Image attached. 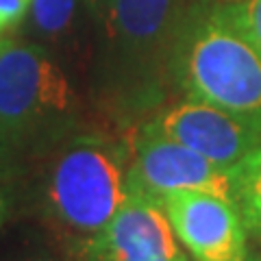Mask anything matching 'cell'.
Wrapping results in <instances>:
<instances>
[{
  "instance_id": "6da1fadb",
  "label": "cell",
  "mask_w": 261,
  "mask_h": 261,
  "mask_svg": "<svg viewBox=\"0 0 261 261\" xmlns=\"http://www.w3.org/2000/svg\"><path fill=\"white\" fill-rule=\"evenodd\" d=\"M196 0H96V96L118 120L159 107L174 85L172 63Z\"/></svg>"
},
{
  "instance_id": "7a4b0ae2",
  "label": "cell",
  "mask_w": 261,
  "mask_h": 261,
  "mask_svg": "<svg viewBox=\"0 0 261 261\" xmlns=\"http://www.w3.org/2000/svg\"><path fill=\"white\" fill-rule=\"evenodd\" d=\"M46 168L44 214L74 255L100 233L126 200L130 148L113 135L76 130L59 142Z\"/></svg>"
},
{
  "instance_id": "3957f363",
  "label": "cell",
  "mask_w": 261,
  "mask_h": 261,
  "mask_svg": "<svg viewBox=\"0 0 261 261\" xmlns=\"http://www.w3.org/2000/svg\"><path fill=\"white\" fill-rule=\"evenodd\" d=\"M174 85L261 133V50L224 9L198 3L178 39Z\"/></svg>"
},
{
  "instance_id": "277c9868",
  "label": "cell",
  "mask_w": 261,
  "mask_h": 261,
  "mask_svg": "<svg viewBox=\"0 0 261 261\" xmlns=\"http://www.w3.org/2000/svg\"><path fill=\"white\" fill-rule=\"evenodd\" d=\"M81 98L37 42L0 37V144L11 154L50 150L79 130Z\"/></svg>"
},
{
  "instance_id": "5b68a950",
  "label": "cell",
  "mask_w": 261,
  "mask_h": 261,
  "mask_svg": "<svg viewBox=\"0 0 261 261\" xmlns=\"http://www.w3.org/2000/svg\"><path fill=\"white\" fill-rule=\"evenodd\" d=\"M126 170V190L159 202L178 192H211L233 198L231 170L168 140L148 124L137 128Z\"/></svg>"
},
{
  "instance_id": "8992f818",
  "label": "cell",
  "mask_w": 261,
  "mask_h": 261,
  "mask_svg": "<svg viewBox=\"0 0 261 261\" xmlns=\"http://www.w3.org/2000/svg\"><path fill=\"white\" fill-rule=\"evenodd\" d=\"M161 207L194 261H248V231L233 198L178 192L163 198Z\"/></svg>"
},
{
  "instance_id": "52a82bcc",
  "label": "cell",
  "mask_w": 261,
  "mask_h": 261,
  "mask_svg": "<svg viewBox=\"0 0 261 261\" xmlns=\"http://www.w3.org/2000/svg\"><path fill=\"white\" fill-rule=\"evenodd\" d=\"M76 261H190L159 202L128 194L109 224L74 255Z\"/></svg>"
},
{
  "instance_id": "ba28073f",
  "label": "cell",
  "mask_w": 261,
  "mask_h": 261,
  "mask_svg": "<svg viewBox=\"0 0 261 261\" xmlns=\"http://www.w3.org/2000/svg\"><path fill=\"white\" fill-rule=\"evenodd\" d=\"M146 124L220 168H233L261 146V133L233 113L196 98H183Z\"/></svg>"
},
{
  "instance_id": "9c48e42d",
  "label": "cell",
  "mask_w": 261,
  "mask_h": 261,
  "mask_svg": "<svg viewBox=\"0 0 261 261\" xmlns=\"http://www.w3.org/2000/svg\"><path fill=\"white\" fill-rule=\"evenodd\" d=\"M81 7L89 5L85 0H31V29L39 39H46L48 44L65 46L76 35Z\"/></svg>"
},
{
  "instance_id": "30bf717a",
  "label": "cell",
  "mask_w": 261,
  "mask_h": 261,
  "mask_svg": "<svg viewBox=\"0 0 261 261\" xmlns=\"http://www.w3.org/2000/svg\"><path fill=\"white\" fill-rule=\"evenodd\" d=\"M231 170L233 202L240 209L244 226L261 240V146L248 152Z\"/></svg>"
},
{
  "instance_id": "8fae6325",
  "label": "cell",
  "mask_w": 261,
  "mask_h": 261,
  "mask_svg": "<svg viewBox=\"0 0 261 261\" xmlns=\"http://www.w3.org/2000/svg\"><path fill=\"white\" fill-rule=\"evenodd\" d=\"M224 9L252 44L261 50V0H235Z\"/></svg>"
},
{
  "instance_id": "7c38bea8",
  "label": "cell",
  "mask_w": 261,
  "mask_h": 261,
  "mask_svg": "<svg viewBox=\"0 0 261 261\" xmlns=\"http://www.w3.org/2000/svg\"><path fill=\"white\" fill-rule=\"evenodd\" d=\"M31 0H0V33L15 27L29 13Z\"/></svg>"
},
{
  "instance_id": "4fadbf2b",
  "label": "cell",
  "mask_w": 261,
  "mask_h": 261,
  "mask_svg": "<svg viewBox=\"0 0 261 261\" xmlns=\"http://www.w3.org/2000/svg\"><path fill=\"white\" fill-rule=\"evenodd\" d=\"M7 216H9V198H7V194L0 190V226L5 224Z\"/></svg>"
},
{
  "instance_id": "5bb4252c",
  "label": "cell",
  "mask_w": 261,
  "mask_h": 261,
  "mask_svg": "<svg viewBox=\"0 0 261 261\" xmlns=\"http://www.w3.org/2000/svg\"><path fill=\"white\" fill-rule=\"evenodd\" d=\"M11 157H13V154H11L9 150H7L3 144H0V176H3V174H5V170L9 168V161H11Z\"/></svg>"
},
{
  "instance_id": "9a60e30c",
  "label": "cell",
  "mask_w": 261,
  "mask_h": 261,
  "mask_svg": "<svg viewBox=\"0 0 261 261\" xmlns=\"http://www.w3.org/2000/svg\"><path fill=\"white\" fill-rule=\"evenodd\" d=\"M24 261H76V259H72L70 255H68V259H59V257H50V255H37V257L24 259Z\"/></svg>"
},
{
  "instance_id": "2e32d148",
  "label": "cell",
  "mask_w": 261,
  "mask_h": 261,
  "mask_svg": "<svg viewBox=\"0 0 261 261\" xmlns=\"http://www.w3.org/2000/svg\"><path fill=\"white\" fill-rule=\"evenodd\" d=\"M85 3L89 5V9H92V7H94V3H96V0H85Z\"/></svg>"
}]
</instances>
